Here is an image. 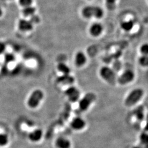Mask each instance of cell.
<instances>
[{
  "mask_svg": "<svg viewBox=\"0 0 148 148\" xmlns=\"http://www.w3.org/2000/svg\"><path fill=\"white\" fill-rule=\"evenodd\" d=\"M15 59V56L12 53H7L5 56V60L6 63H10L13 62Z\"/></svg>",
  "mask_w": 148,
  "mask_h": 148,
  "instance_id": "obj_24",
  "label": "cell"
},
{
  "mask_svg": "<svg viewBox=\"0 0 148 148\" xmlns=\"http://www.w3.org/2000/svg\"><path fill=\"white\" fill-rule=\"evenodd\" d=\"M71 126L75 130H81L86 126V122L82 118L76 117L71 122Z\"/></svg>",
  "mask_w": 148,
  "mask_h": 148,
  "instance_id": "obj_8",
  "label": "cell"
},
{
  "mask_svg": "<svg viewBox=\"0 0 148 148\" xmlns=\"http://www.w3.org/2000/svg\"><path fill=\"white\" fill-rule=\"evenodd\" d=\"M103 30V27L100 23H95L93 24L90 28V35L94 37L99 36Z\"/></svg>",
  "mask_w": 148,
  "mask_h": 148,
  "instance_id": "obj_9",
  "label": "cell"
},
{
  "mask_svg": "<svg viewBox=\"0 0 148 148\" xmlns=\"http://www.w3.org/2000/svg\"><path fill=\"white\" fill-rule=\"evenodd\" d=\"M43 98V93L41 90H37L34 91L30 95L27 101V104L30 108H34L38 106L40 102Z\"/></svg>",
  "mask_w": 148,
  "mask_h": 148,
  "instance_id": "obj_5",
  "label": "cell"
},
{
  "mask_svg": "<svg viewBox=\"0 0 148 148\" xmlns=\"http://www.w3.org/2000/svg\"><path fill=\"white\" fill-rule=\"evenodd\" d=\"M139 63L143 66H148V55H143L140 57Z\"/></svg>",
  "mask_w": 148,
  "mask_h": 148,
  "instance_id": "obj_22",
  "label": "cell"
},
{
  "mask_svg": "<svg viewBox=\"0 0 148 148\" xmlns=\"http://www.w3.org/2000/svg\"><path fill=\"white\" fill-rule=\"evenodd\" d=\"M58 70L63 74H69L70 73V69L65 64L60 63L58 65Z\"/></svg>",
  "mask_w": 148,
  "mask_h": 148,
  "instance_id": "obj_19",
  "label": "cell"
},
{
  "mask_svg": "<svg viewBox=\"0 0 148 148\" xmlns=\"http://www.w3.org/2000/svg\"><path fill=\"white\" fill-rule=\"evenodd\" d=\"M1 72L3 73V74H7V72H8V68L7 67V66H3L2 69H1Z\"/></svg>",
  "mask_w": 148,
  "mask_h": 148,
  "instance_id": "obj_29",
  "label": "cell"
},
{
  "mask_svg": "<svg viewBox=\"0 0 148 148\" xmlns=\"http://www.w3.org/2000/svg\"><path fill=\"white\" fill-rule=\"evenodd\" d=\"M144 130L145 132H148V121L147 122L145 125V127H144Z\"/></svg>",
  "mask_w": 148,
  "mask_h": 148,
  "instance_id": "obj_30",
  "label": "cell"
},
{
  "mask_svg": "<svg viewBox=\"0 0 148 148\" xmlns=\"http://www.w3.org/2000/svg\"><path fill=\"white\" fill-rule=\"evenodd\" d=\"M133 115L137 119L138 121H143L144 118V108L142 106H139L133 111Z\"/></svg>",
  "mask_w": 148,
  "mask_h": 148,
  "instance_id": "obj_13",
  "label": "cell"
},
{
  "mask_svg": "<svg viewBox=\"0 0 148 148\" xmlns=\"http://www.w3.org/2000/svg\"><path fill=\"white\" fill-rule=\"evenodd\" d=\"M71 107V106L69 104H66L65 108H64V111H63V114L61 115V117L60 118V120L62 123H63L65 121H66L68 118H69L70 114V111Z\"/></svg>",
  "mask_w": 148,
  "mask_h": 148,
  "instance_id": "obj_15",
  "label": "cell"
},
{
  "mask_svg": "<svg viewBox=\"0 0 148 148\" xmlns=\"http://www.w3.org/2000/svg\"><path fill=\"white\" fill-rule=\"evenodd\" d=\"M82 14L85 18H95L100 19L103 16L104 11L99 7L90 5L85 7L82 11Z\"/></svg>",
  "mask_w": 148,
  "mask_h": 148,
  "instance_id": "obj_2",
  "label": "cell"
},
{
  "mask_svg": "<svg viewBox=\"0 0 148 148\" xmlns=\"http://www.w3.org/2000/svg\"><path fill=\"white\" fill-rule=\"evenodd\" d=\"M86 60H87L86 56L82 52L79 51L76 53L75 56V60L76 66L79 67L83 66L86 63Z\"/></svg>",
  "mask_w": 148,
  "mask_h": 148,
  "instance_id": "obj_12",
  "label": "cell"
},
{
  "mask_svg": "<svg viewBox=\"0 0 148 148\" xmlns=\"http://www.w3.org/2000/svg\"><path fill=\"white\" fill-rule=\"evenodd\" d=\"M19 29L23 32H28L32 30L33 28L32 24L29 21L25 19H21L18 24Z\"/></svg>",
  "mask_w": 148,
  "mask_h": 148,
  "instance_id": "obj_11",
  "label": "cell"
},
{
  "mask_svg": "<svg viewBox=\"0 0 148 148\" xmlns=\"http://www.w3.org/2000/svg\"><path fill=\"white\" fill-rule=\"evenodd\" d=\"M139 140L140 143L144 145H148V132H143L139 136Z\"/></svg>",
  "mask_w": 148,
  "mask_h": 148,
  "instance_id": "obj_20",
  "label": "cell"
},
{
  "mask_svg": "<svg viewBox=\"0 0 148 148\" xmlns=\"http://www.w3.org/2000/svg\"><path fill=\"white\" fill-rule=\"evenodd\" d=\"M21 5L24 7H27L31 5L32 0H19Z\"/></svg>",
  "mask_w": 148,
  "mask_h": 148,
  "instance_id": "obj_26",
  "label": "cell"
},
{
  "mask_svg": "<svg viewBox=\"0 0 148 148\" xmlns=\"http://www.w3.org/2000/svg\"><path fill=\"white\" fill-rule=\"evenodd\" d=\"M140 51L143 55H148V43H144L142 45Z\"/></svg>",
  "mask_w": 148,
  "mask_h": 148,
  "instance_id": "obj_25",
  "label": "cell"
},
{
  "mask_svg": "<svg viewBox=\"0 0 148 148\" xmlns=\"http://www.w3.org/2000/svg\"><path fill=\"white\" fill-rule=\"evenodd\" d=\"M56 145L58 148H70L71 147V143L68 139L60 137L57 140Z\"/></svg>",
  "mask_w": 148,
  "mask_h": 148,
  "instance_id": "obj_14",
  "label": "cell"
},
{
  "mask_svg": "<svg viewBox=\"0 0 148 148\" xmlns=\"http://www.w3.org/2000/svg\"><path fill=\"white\" fill-rule=\"evenodd\" d=\"M42 136V132L40 130H36L32 132L29 135V138L32 142H37L40 140Z\"/></svg>",
  "mask_w": 148,
  "mask_h": 148,
  "instance_id": "obj_16",
  "label": "cell"
},
{
  "mask_svg": "<svg viewBox=\"0 0 148 148\" xmlns=\"http://www.w3.org/2000/svg\"><path fill=\"white\" fill-rule=\"evenodd\" d=\"M134 79V74L131 70L125 71L117 79L118 82L122 85H126L132 82Z\"/></svg>",
  "mask_w": 148,
  "mask_h": 148,
  "instance_id": "obj_6",
  "label": "cell"
},
{
  "mask_svg": "<svg viewBox=\"0 0 148 148\" xmlns=\"http://www.w3.org/2000/svg\"><path fill=\"white\" fill-rule=\"evenodd\" d=\"M100 75L103 79L111 85H114L116 82V75L114 71L108 66H103L101 68Z\"/></svg>",
  "mask_w": 148,
  "mask_h": 148,
  "instance_id": "obj_4",
  "label": "cell"
},
{
  "mask_svg": "<svg viewBox=\"0 0 148 148\" xmlns=\"http://www.w3.org/2000/svg\"><path fill=\"white\" fill-rule=\"evenodd\" d=\"M5 5V1H4V0H0V5L4 6Z\"/></svg>",
  "mask_w": 148,
  "mask_h": 148,
  "instance_id": "obj_31",
  "label": "cell"
},
{
  "mask_svg": "<svg viewBox=\"0 0 148 148\" xmlns=\"http://www.w3.org/2000/svg\"><path fill=\"white\" fill-rule=\"evenodd\" d=\"M5 45L3 43L0 42V54L3 53L5 51Z\"/></svg>",
  "mask_w": 148,
  "mask_h": 148,
  "instance_id": "obj_28",
  "label": "cell"
},
{
  "mask_svg": "<svg viewBox=\"0 0 148 148\" xmlns=\"http://www.w3.org/2000/svg\"><path fill=\"white\" fill-rule=\"evenodd\" d=\"M8 142V138L6 134H0V145L4 146L6 145Z\"/></svg>",
  "mask_w": 148,
  "mask_h": 148,
  "instance_id": "obj_23",
  "label": "cell"
},
{
  "mask_svg": "<svg viewBox=\"0 0 148 148\" xmlns=\"http://www.w3.org/2000/svg\"><path fill=\"white\" fill-rule=\"evenodd\" d=\"M2 9H1V7H0V16H2Z\"/></svg>",
  "mask_w": 148,
  "mask_h": 148,
  "instance_id": "obj_32",
  "label": "cell"
},
{
  "mask_svg": "<svg viewBox=\"0 0 148 148\" xmlns=\"http://www.w3.org/2000/svg\"><path fill=\"white\" fill-rule=\"evenodd\" d=\"M4 1H7V0H4Z\"/></svg>",
  "mask_w": 148,
  "mask_h": 148,
  "instance_id": "obj_34",
  "label": "cell"
},
{
  "mask_svg": "<svg viewBox=\"0 0 148 148\" xmlns=\"http://www.w3.org/2000/svg\"><path fill=\"white\" fill-rule=\"evenodd\" d=\"M65 93L71 102L75 103L79 99L80 95L79 90L74 86L69 87L65 90Z\"/></svg>",
  "mask_w": 148,
  "mask_h": 148,
  "instance_id": "obj_7",
  "label": "cell"
},
{
  "mask_svg": "<svg viewBox=\"0 0 148 148\" xmlns=\"http://www.w3.org/2000/svg\"><path fill=\"white\" fill-rule=\"evenodd\" d=\"M29 21H30L32 24H37L40 21V19L38 16L34 14V15L31 16L30 19Z\"/></svg>",
  "mask_w": 148,
  "mask_h": 148,
  "instance_id": "obj_27",
  "label": "cell"
},
{
  "mask_svg": "<svg viewBox=\"0 0 148 148\" xmlns=\"http://www.w3.org/2000/svg\"><path fill=\"white\" fill-rule=\"evenodd\" d=\"M144 95V90L142 88H136L132 90L127 95L125 101V105L131 107L137 104Z\"/></svg>",
  "mask_w": 148,
  "mask_h": 148,
  "instance_id": "obj_1",
  "label": "cell"
},
{
  "mask_svg": "<svg viewBox=\"0 0 148 148\" xmlns=\"http://www.w3.org/2000/svg\"><path fill=\"white\" fill-rule=\"evenodd\" d=\"M96 96L93 93L90 92L79 101V109L81 112L87 111L90 105L95 101Z\"/></svg>",
  "mask_w": 148,
  "mask_h": 148,
  "instance_id": "obj_3",
  "label": "cell"
},
{
  "mask_svg": "<svg viewBox=\"0 0 148 148\" xmlns=\"http://www.w3.org/2000/svg\"><path fill=\"white\" fill-rule=\"evenodd\" d=\"M35 11H36V9L35 7L29 5L27 7H25L23 9V13L25 16H30L34 15Z\"/></svg>",
  "mask_w": 148,
  "mask_h": 148,
  "instance_id": "obj_18",
  "label": "cell"
},
{
  "mask_svg": "<svg viewBox=\"0 0 148 148\" xmlns=\"http://www.w3.org/2000/svg\"><path fill=\"white\" fill-rule=\"evenodd\" d=\"M74 77L69 74H63L57 78V81L63 85H71L74 83Z\"/></svg>",
  "mask_w": 148,
  "mask_h": 148,
  "instance_id": "obj_10",
  "label": "cell"
},
{
  "mask_svg": "<svg viewBox=\"0 0 148 148\" xmlns=\"http://www.w3.org/2000/svg\"><path fill=\"white\" fill-rule=\"evenodd\" d=\"M117 0H106V5L110 10H113L116 7Z\"/></svg>",
  "mask_w": 148,
  "mask_h": 148,
  "instance_id": "obj_21",
  "label": "cell"
},
{
  "mask_svg": "<svg viewBox=\"0 0 148 148\" xmlns=\"http://www.w3.org/2000/svg\"><path fill=\"white\" fill-rule=\"evenodd\" d=\"M132 148H143L142 147H140V146H135V147H133Z\"/></svg>",
  "mask_w": 148,
  "mask_h": 148,
  "instance_id": "obj_33",
  "label": "cell"
},
{
  "mask_svg": "<svg viewBox=\"0 0 148 148\" xmlns=\"http://www.w3.org/2000/svg\"><path fill=\"white\" fill-rule=\"evenodd\" d=\"M134 21L132 20L122 22L121 24V27L122 29L125 32H130L131 31L134 27Z\"/></svg>",
  "mask_w": 148,
  "mask_h": 148,
  "instance_id": "obj_17",
  "label": "cell"
}]
</instances>
